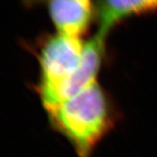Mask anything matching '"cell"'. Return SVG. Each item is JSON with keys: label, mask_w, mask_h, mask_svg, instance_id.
Listing matches in <instances>:
<instances>
[{"label": "cell", "mask_w": 157, "mask_h": 157, "mask_svg": "<svg viewBox=\"0 0 157 157\" xmlns=\"http://www.w3.org/2000/svg\"><path fill=\"white\" fill-rule=\"evenodd\" d=\"M47 9L58 34L79 39L95 12L88 0H54L48 3Z\"/></svg>", "instance_id": "3957f363"}, {"label": "cell", "mask_w": 157, "mask_h": 157, "mask_svg": "<svg viewBox=\"0 0 157 157\" xmlns=\"http://www.w3.org/2000/svg\"><path fill=\"white\" fill-rule=\"evenodd\" d=\"M157 11V0H108L98 2L97 36L105 39L109 31L128 17Z\"/></svg>", "instance_id": "5b68a950"}, {"label": "cell", "mask_w": 157, "mask_h": 157, "mask_svg": "<svg viewBox=\"0 0 157 157\" xmlns=\"http://www.w3.org/2000/svg\"><path fill=\"white\" fill-rule=\"evenodd\" d=\"M46 112L79 157H89L111 125L108 101L98 83Z\"/></svg>", "instance_id": "6da1fadb"}, {"label": "cell", "mask_w": 157, "mask_h": 157, "mask_svg": "<svg viewBox=\"0 0 157 157\" xmlns=\"http://www.w3.org/2000/svg\"><path fill=\"white\" fill-rule=\"evenodd\" d=\"M85 43L57 34L46 41L39 55V94L46 111L55 107L63 86L77 70Z\"/></svg>", "instance_id": "7a4b0ae2"}, {"label": "cell", "mask_w": 157, "mask_h": 157, "mask_svg": "<svg viewBox=\"0 0 157 157\" xmlns=\"http://www.w3.org/2000/svg\"><path fill=\"white\" fill-rule=\"evenodd\" d=\"M104 41L105 39L95 35L85 43L80 63L73 76L59 91L57 105L97 83L96 78L104 54Z\"/></svg>", "instance_id": "277c9868"}]
</instances>
